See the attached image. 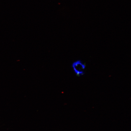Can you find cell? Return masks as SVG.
Returning a JSON list of instances; mask_svg holds the SVG:
<instances>
[{
    "instance_id": "6da1fadb",
    "label": "cell",
    "mask_w": 131,
    "mask_h": 131,
    "mask_svg": "<svg viewBox=\"0 0 131 131\" xmlns=\"http://www.w3.org/2000/svg\"><path fill=\"white\" fill-rule=\"evenodd\" d=\"M72 67L77 76H81L85 74L86 66L81 60H78L73 62Z\"/></svg>"
}]
</instances>
